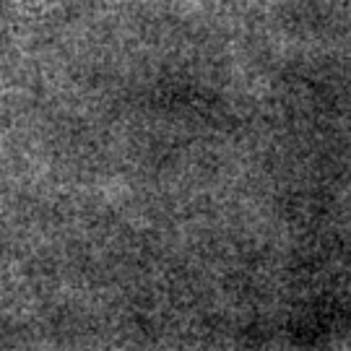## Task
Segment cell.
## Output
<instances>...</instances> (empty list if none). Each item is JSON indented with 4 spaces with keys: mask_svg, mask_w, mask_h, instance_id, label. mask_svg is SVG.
I'll return each instance as SVG.
<instances>
[{
    "mask_svg": "<svg viewBox=\"0 0 351 351\" xmlns=\"http://www.w3.org/2000/svg\"><path fill=\"white\" fill-rule=\"evenodd\" d=\"M68 0H0V26H13L32 19H45L63 11Z\"/></svg>",
    "mask_w": 351,
    "mask_h": 351,
    "instance_id": "1",
    "label": "cell"
}]
</instances>
